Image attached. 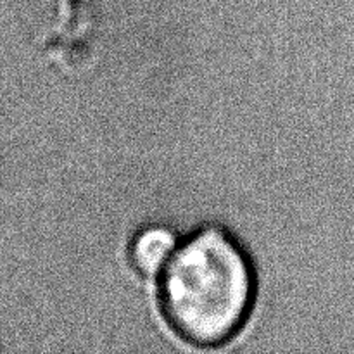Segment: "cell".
I'll return each mask as SVG.
<instances>
[{"label":"cell","mask_w":354,"mask_h":354,"mask_svg":"<svg viewBox=\"0 0 354 354\" xmlns=\"http://www.w3.org/2000/svg\"><path fill=\"white\" fill-rule=\"evenodd\" d=\"M256 277L241 242L218 225L199 228L159 273V306L182 341L213 348L232 341L254 306Z\"/></svg>","instance_id":"obj_1"},{"label":"cell","mask_w":354,"mask_h":354,"mask_svg":"<svg viewBox=\"0 0 354 354\" xmlns=\"http://www.w3.org/2000/svg\"><path fill=\"white\" fill-rule=\"evenodd\" d=\"M178 241L169 228L152 225L133 237L130 245L131 266L140 275H159L175 252Z\"/></svg>","instance_id":"obj_2"}]
</instances>
